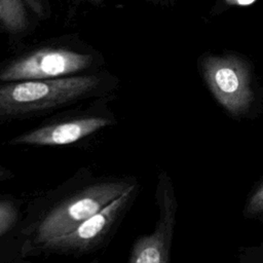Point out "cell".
Listing matches in <instances>:
<instances>
[{
  "mask_svg": "<svg viewBox=\"0 0 263 263\" xmlns=\"http://www.w3.org/2000/svg\"><path fill=\"white\" fill-rule=\"evenodd\" d=\"M136 184L132 177L87 178L79 186L72 185L63 195L57 194L54 201L47 202L26 219L21 231V255H37L47 241L71 231Z\"/></svg>",
  "mask_w": 263,
  "mask_h": 263,
  "instance_id": "cell-1",
  "label": "cell"
},
{
  "mask_svg": "<svg viewBox=\"0 0 263 263\" xmlns=\"http://www.w3.org/2000/svg\"><path fill=\"white\" fill-rule=\"evenodd\" d=\"M97 75L6 82L0 85V120L21 119L73 104L101 89Z\"/></svg>",
  "mask_w": 263,
  "mask_h": 263,
  "instance_id": "cell-2",
  "label": "cell"
},
{
  "mask_svg": "<svg viewBox=\"0 0 263 263\" xmlns=\"http://www.w3.org/2000/svg\"><path fill=\"white\" fill-rule=\"evenodd\" d=\"M137 189L138 184L130 187L71 231L47 241L39 249L37 254L81 256L103 248L111 239V236L130 209L138 192Z\"/></svg>",
  "mask_w": 263,
  "mask_h": 263,
  "instance_id": "cell-3",
  "label": "cell"
},
{
  "mask_svg": "<svg viewBox=\"0 0 263 263\" xmlns=\"http://www.w3.org/2000/svg\"><path fill=\"white\" fill-rule=\"evenodd\" d=\"M91 55L65 48H42L8 64L0 71L3 83L72 76L89 67Z\"/></svg>",
  "mask_w": 263,
  "mask_h": 263,
  "instance_id": "cell-4",
  "label": "cell"
},
{
  "mask_svg": "<svg viewBox=\"0 0 263 263\" xmlns=\"http://www.w3.org/2000/svg\"><path fill=\"white\" fill-rule=\"evenodd\" d=\"M205 80L216 99L232 114L245 112L253 99L247 65L235 57H209L203 61Z\"/></svg>",
  "mask_w": 263,
  "mask_h": 263,
  "instance_id": "cell-5",
  "label": "cell"
},
{
  "mask_svg": "<svg viewBox=\"0 0 263 263\" xmlns=\"http://www.w3.org/2000/svg\"><path fill=\"white\" fill-rule=\"evenodd\" d=\"M114 123V118L106 115L84 114L57 119L16 135L9 140L10 145L67 146L77 143Z\"/></svg>",
  "mask_w": 263,
  "mask_h": 263,
  "instance_id": "cell-6",
  "label": "cell"
},
{
  "mask_svg": "<svg viewBox=\"0 0 263 263\" xmlns=\"http://www.w3.org/2000/svg\"><path fill=\"white\" fill-rule=\"evenodd\" d=\"M156 195L159 217L155 229L135 240L127 263H168L176 202L167 179L163 176L159 178Z\"/></svg>",
  "mask_w": 263,
  "mask_h": 263,
  "instance_id": "cell-7",
  "label": "cell"
},
{
  "mask_svg": "<svg viewBox=\"0 0 263 263\" xmlns=\"http://www.w3.org/2000/svg\"><path fill=\"white\" fill-rule=\"evenodd\" d=\"M44 13L40 0H0V27L10 34L25 32L33 17Z\"/></svg>",
  "mask_w": 263,
  "mask_h": 263,
  "instance_id": "cell-8",
  "label": "cell"
},
{
  "mask_svg": "<svg viewBox=\"0 0 263 263\" xmlns=\"http://www.w3.org/2000/svg\"><path fill=\"white\" fill-rule=\"evenodd\" d=\"M21 218L20 202L12 196L0 195V237L16 226Z\"/></svg>",
  "mask_w": 263,
  "mask_h": 263,
  "instance_id": "cell-9",
  "label": "cell"
},
{
  "mask_svg": "<svg viewBox=\"0 0 263 263\" xmlns=\"http://www.w3.org/2000/svg\"><path fill=\"white\" fill-rule=\"evenodd\" d=\"M246 211L248 214H258L263 212V184L251 196Z\"/></svg>",
  "mask_w": 263,
  "mask_h": 263,
  "instance_id": "cell-10",
  "label": "cell"
},
{
  "mask_svg": "<svg viewBox=\"0 0 263 263\" xmlns=\"http://www.w3.org/2000/svg\"><path fill=\"white\" fill-rule=\"evenodd\" d=\"M13 177H14V175H13V173L10 170H8L7 167H5V166L0 164V182L10 180Z\"/></svg>",
  "mask_w": 263,
  "mask_h": 263,
  "instance_id": "cell-11",
  "label": "cell"
},
{
  "mask_svg": "<svg viewBox=\"0 0 263 263\" xmlns=\"http://www.w3.org/2000/svg\"><path fill=\"white\" fill-rule=\"evenodd\" d=\"M227 4L230 5H238V6H247L254 3L256 0H225Z\"/></svg>",
  "mask_w": 263,
  "mask_h": 263,
  "instance_id": "cell-12",
  "label": "cell"
},
{
  "mask_svg": "<svg viewBox=\"0 0 263 263\" xmlns=\"http://www.w3.org/2000/svg\"><path fill=\"white\" fill-rule=\"evenodd\" d=\"M90 263H99V261H98V260H93V261H91Z\"/></svg>",
  "mask_w": 263,
  "mask_h": 263,
  "instance_id": "cell-13",
  "label": "cell"
},
{
  "mask_svg": "<svg viewBox=\"0 0 263 263\" xmlns=\"http://www.w3.org/2000/svg\"><path fill=\"white\" fill-rule=\"evenodd\" d=\"M92 1H93V2H100L101 0H92Z\"/></svg>",
  "mask_w": 263,
  "mask_h": 263,
  "instance_id": "cell-14",
  "label": "cell"
}]
</instances>
